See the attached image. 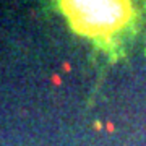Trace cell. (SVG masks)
Returning a JSON list of instances; mask_svg holds the SVG:
<instances>
[{"instance_id":"1","label":"cell","mask_w":146,"mask_h":146,"mask_svg":"<svg viewBox=\"0 0 146 146\" xmlns=\"http://www.w3.org/2000/svg\"><path fill=\"white\" fill-rule=\"evenodd\" d=\"M76 7L78 15L75 21L78 23L80 31L93 29H110L122 23L125 18L122 13V5L119 3H73Z\"/></svg>"}]
</instances>
